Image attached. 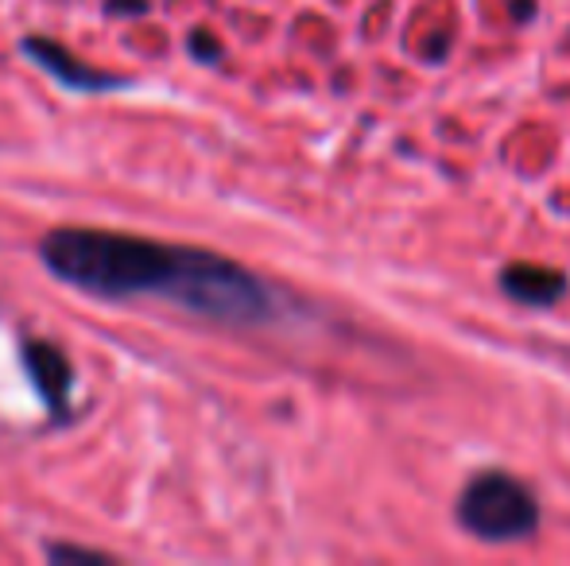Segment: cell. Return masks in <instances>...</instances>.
Masks as SVG:
<instances>
[{
	"mask_svg": "<svg viewBox=\"0 0 570 566\" xmlns=\"http://www.w3.org/2000/svg\"><path fill=\"white\" fill-rule=\"evenodd\" d=\"M39 257L59 280L106 299L159 295L218 322H268L276 310L268 284L237 260L206 249H183L109 229H55L39 241Z\"/></svg>",
	"mask_w": 570,
	"mask_h": 566,
	"instance_id": "cell-1",
	"label": "cell"
},
{
	"mask_svg": "<svg viewBox=\"0 0 570 566\" xmlns=\"http://www.w3.org/2000/svg\"><path fill=\"white\" fill-rule=\"evenodd\" d=\"M458 520L485 544H512L540 528V505L517 477L489 469L465 485L462 500H458Z\"/></svg>",
	"mask_w": 570,
	"mask_h": 566,
	"instance_id": "cell-2",
	"label": "cell"
},
{
	"mask_svg": "<svg viewBox=\"0 0 570 566\" xmlns=\"http://www.w3.org/2000/svg\"><path fill=\"white\" fill-rule=\"evenodd\" d=\"M23 54H28L31 62H39V67L47 70L51 78H59L67 90H120L125 86V78H114V75H101V70L86 67V62H78L70 51H62L59 43H51V39L43 36H28L23 39Z\"/></svg>",
	"mask_w": 570,
	"mask_h": 566,
	"instance_id": "cell-3",
	"label": "cell"
},
{
	"mask_svg": "<svg viewBox=\"0 0 570 566\" xmlns=\"http://www.w3.org/2000/svg\"><path fill=\"white\" fill-rule=\"evenodd\" d=\"M23 365H28L31 385L39 388V396H43L55 411H62V404H67V396H70L67 357L55 346H47V341H28V346H23Z\"/></svg>",
	"mask_w": 570,
	"mask_h": 566,
	"instance_id": "cell-4",
	"label": "cell"
},
{
	"mask_svg": "<svg viewBox=\"0 0 570 566\" xmlns=\"http://www.w3.org/2000/svg\"><path fill=\"white\" fill-rule=\"evenodd\" d=\"M501 284H504V291H509L512 299L532 302V307H548V302L563 299V291H567L563 272H556V268H540V265L504 268Z\"/></svg>",
	"mask_w": 570,
	"mask_h": 566,
	"instance_id": "cell-5",
	"label": "cell"
},
{
	"mask_svg": "<svg viewBox=\"0 0 570 566\" xmlns=\"http://www.w3.org/2000/svg\"><path fill=\"white\" fill-rule=\"evenodd\" d=\"M55 563H109V555L101 552H86V547H51Z\"/></svg>",
	"mask_w": 570,
	"mask_h": 566,
	"instance_id": "cell-6",
	"label": "cell"
},
{
	"mask_svg": "<svg viewBox=\"0 0 570 566\" xmlns=\"http://www.w3.org/2000/svg\"><path fill=\"white\" fill-rule=\"evenodd\" d=\"M187 47L198 54V59H206V62H214V59H222V47L214 43V36L210 31H195V36L187 39Z\"/></svg>",
	"mask_w": 570,
	"mask_h": 566,
	"instance_id": "cell-7",
	"label": "cell"
},
{
	"mask_svg": "<svg viewBox=\"0 0 570 566\" xmlns=\"http://www.w3.org/2000/svg\"><path fill=\"white\" fill-rule=\"evenodd\" d=\"M109 12H117V16H144L148 12V0H109Z\"/></svg>",
	"mask_w": 570,
	"mask_h": 566,
	"instance_id": "cell-8",
	"label": "cell"
}]
</instances>
